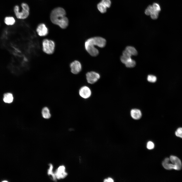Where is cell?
Listing matches in <instances>:
<instances>
[{"label":"cell","mask_w":182,"mask_h":182,"mask_svg":"<svg viewBox=\"0 0 182 182\" xmlns=\"http://www.w3.org/2000/svg\"><path fill=\"white\" fill-rule=\"evenodd\" d=\"M153 9L152 6L151 5L148 6L145 11V14L147 15H150Z\"/></svg>","instance_id":"7402d4cb"},{"label":"cell","mask_w":182,"mask_h":182,"mask_svg":"<svg viewBox=\"0 0 182 182\" xmlns=\"http://www.w3.org/2000/svg\"><path fill=\"white\" fill-rule=\"evenodd\" d=\"M147 80L149 82L151 83H154L157 80L156 77L155 76L150 75H148L147 77Z\"/></svg>","instance_id":"44dd1931"},{"label":"cell","mask_w":182,"mask_h":182,"mask_svg":"<svg viewBox=\"0 0 182 182\" xmlns=\"http://www.w3.org/2000/svg\"><path fill=\"white\" fill-rule=\"evenodd\" d=\"M169 158L171 162L176 167L177 170H181L182 166V163L181 160L175 156L171 155Z\"/></svg>","instance_id":"8fae6325"},{"label":"cell","mask_w":182,"mask_h":182,"mask_svg":"<svg viewBox=\"0 0 182 182\" xmlns=\"http://www.w3.org/2000/svg\"><path fill=\"white\" fill-rule=\"evenodd\" d=\"M94 46L95 45L93 42L91 38L88 39L85 42L86 50L90 55L93 56H97L99 53L98 50Z\"/></svg>","instance_id":"277c9868"},{"label":"cell","mask_w":182,"mask_h":182,"mask_svg":"<svg viewBox=\"0 0 182 182\" xmlns=\"http://www.w3.org/2000/svg\"><path fill=\"white\" fill-rule=\"evenodd\" d=\"M36 31L38 34L40 36L43 37L47 36L48 33V29L45 25L41 23L37 26Z\"/></svg>","instance_id":"8992f818"},{"label":"cell","mask_w":182,"mask_h":182,"mask_svg":"<svg viewBox=\"0 0 182 182\" xmlns=\"http://www.w3.org/2000/svg\"><path fill=\"white\" fill-rule=\"evenodd\" d=\"M13 97L11 93H7L4 95L3 100L5 102L11 103L13 102Z\"/></svg>","instance_id":"5bb4252c"},{"label":"cell","mask_w":182,"mask_h":182,"mask_svg":"<svg viewBox=\"0 0 182 182\" xmlns=\"http://www.w3.org/2000/svg\"><path fill=\"white\" fill-rule=\"evenodd\" d=\"M42 50L46 54L51 55L54 52L55 44L53 40L48 39H45L42 41Z\"/></svg>","instance_id":"3957f363"},{"label":"cell","mask_w":182,"mask_h":182,"mask_svg":"<svg viewBox=\"0 0 182 182\" xmlns=\"http://www.w3.org/2000/svg\"><path fill=\"white\" fill-rule=\"evenodd\" d=\"M122 55L127 58H131L132 55L126 50L123 51L122 52Z\"/></svg>","instance_id":"f1b7e54d"},{"label":"cell","mask_w":182,"mask_h":182,"mask_svg":"<svg viewBox=\"0 0 182 182\" xmlns=\"http://www.w3.org/2000/svg\"><path fill=\"white\" fill-rule=\"evenodd\" d=\"M4 22L7 25H12L15 22V18L12 16H7L4 18Z\"/></svg>","instance_id":"9a60e30c"},{"label":"cell","mask_w":182,"mask_h":182,"mask_svg":"<svg viewBox=\"0 0 182 182\" xmlns=\"http://www.w3.org/2000/svg\"><path fill=\"white\" fill-rule=\"evenodd\" d=\"M86 76L88 82L90 84L96 82L100 77L98 73L93 71L88 72L86 74Z\"/></svg>","instance_id":"5b68a950"},{"label":"cell","mask_w":182,"mask_h":182,"mask_svg":"<svg viewBox=\"0 0 182 182\" xmlns=\"http://www.w3.org/2000/svg\"><path fill=\"white\" fill-rule=\"evenodd\" d=\"M42 114L43 117L45 119H49L51 116L49 110L46 107H44L42 111Z\"/></svg>","instance_id":"2e32d148"},{"label":"cell","mask_w":182,"mask_h":182,"mask_svg":"<svg viewBox=\"0 0 182 182\" xmlns=\"http://www.w3.org/2000/svg\"><path fill=\"white\" fill-rule=\"evenodd\" d=\"M125 50L132 55L136 56L138 54L137 51L133 47L127 46L126 47Z\"/></svg>","instance_id":"e0dca14e"},{"label":"cell","mask_w":182,"mask_h":182,"mask_svg":"<svg viewBox=\"0 0 182 182\" xmlns=\"http://www.w3.org/2000/svg\"><path fill=\"white\" fill-rule=\"evenodd\" d=\"M97 7L101 13H104L106 12L107 8L101 2L98 4Z\"/></svg>","instance_id":"d6986e66"},{"label":"cell","mask_w":182,"mask_h":182,"mask_svg":"<svg viewBox=\"0 0 182 182\" xmlns=\"http://www.w3.org/2000/svg\"><path fill=\"white\" fill-rule=\"evenodd\" d=\"M101 2L107 8H109L111 6V3L110 0H102Z\"/></svg>","instance_id":"484cf974"},{"label":"cell","mask_w":182,"mask_h":182,"mask_svg":"<svg viewBox=\"0 0 182 182\" xmlns=\"http://www.w3.org/2000/svg\"><path fill=\"white\" fill-rule=\"evenodd\" d=\"M154 144L151 141H149L147 143V147L149 149H151L154 148Z\"/></svg>","instance_id":"4316f807"},{"label":"cell","mask_w":182,"mask_h":182,"mask_svg":"<svg viewBox=\"0 0 182 182\" xmlns=\"http://www.w3.org/2000/svg\"><path fill=\"white\" fill-rule=\"evenodd\" d=\"M131 58H127L123 55L121 56L120 57V60L123 63L125 64L127 61Z\"/></svg>","instance_id":"83f0119b"},{"label":"cell","mask_w":182,"mask_h":182,"mask_svg":"<svg viewBox=\"0 0 182 182\" xmlns=\"http://www.w3.org/2000/svg\"><path fill=\"white\" fill-rule=\"evenodd\" d=\"M175 134L177 136L182 138V127L178 128L175 131Z\"/></svg>","instance_id":"cb8c5ba5"},{"label":"cell","mask_w":182,"mask_h":182,"mask_svg":"<svg viewBox=\"0 0 182 182\" xmlns=\"http://www.w3.org/2000/svg\"><path fill=\"white\" fill-rule=\"evenodd\" d=\"M79 93L80 96L85 99L89 98L91 95L90 89L86 86H84L81 87L79 90Z\"/></svg>","instance_id":"9c48e42d"},{"label":"cell","mask_w":182,"mask_h":182,"mask_svg":"<svg viewBox=\"0 0 182 182\" xmlns=\"http://www.w3.org/2000/svg\"><path fill=\"white\" fill-rule=\"evenodd\" d=\"M53 166L51 164H49V168L48 170V173L49 175H51L53 180L55 181L56 180V178L55 175L54 173H53Z\"/></svg>","instance_id":"ffe728a7"},{"label":"cell","mask_w":182,"mask_h":182,"mask_svg":"<svg viewBox=\"0 0 182 182\" xmlns=\"http://www.w3.org/2000/svg\"><path fill=\"white\" fill-rule=\"evenodd\" d=\"M92 41L95 46L100 48L104 47L106 44V40L104 38L99 37L91 38Z\"/></svg>","instance_id":"30bf717a"},{"label":"cell","mask_w":182,"mask_h":182,"mask_svg":"<svg viewBox=\"0 0 182 182\" xmlns=\"http://www.w3.org/2000/svg\"><path fill=\"white\" fill-rule=\"evenodd\" d=\"M130 115L131 117L135 120L140 119L142 116L141 111L136 109H132L130 111Z\"/></svg>","instance_id":"4fadbf2b"},{"label":"cell","mask_w":182,"mask_h":182,"mask_svg":"<svg viewBox=\"0 0 182 182\" xmlns=\"http://www.w3.org/2000/svg\"><path fill=\"white\" fill-rule=\"evenodd\" d=\"M104 182H113L114 181L111 178H108L107 179H104Z\"/></svg>","instance_id":"f546056e"},{"label":"cell","mask_w":182,"mask_h":182,"mask_svg":"<svg viewBox=\"0 0 182 182\" xmlns=\"http://www.w3.org/2000/svg\"><path fill=\"white\" fill-rule=\"evenodd\" d=\"M70 66L71 72L74 74H78L81 70V64L79 61L77 60L72 62L70 64Z\"/></svg>","instance_id":"ba28073f"},{"label":"cell","mask_w":182,"mask_h":182,"mask_svg":"<svg viewBox=\"0 0 182 182\" xmlns=\"http://www.w3.org/2000/svg\"><path fill=\"white\" fill-rule=\"evenodd\" d=\"M159 12L153 10L150 15L151 18L153 19H157L158 16Z\"/></svg>","instance_id":"603a6c76"},{"label":"cell","mask_w":182,"mask_h":182,"mask_svg":"<svg viewBox=\"0 0 182 182\" xmlns=\"http://www.w3.org/2000/svg\"><path fill=\"white\" fill-rule=\"evenodd\" d=\"M162 165L166 169L171 170L174 169L177 170L176 166L172 163H170L169 158L167 157L165 158L162 163Z\"/></svg>","instance_id":"7c38bea8"},{"label":"cell","mask_w":182,"mask_h":182,"mask_svg":"<svg viewBox=\"0 0 182 182\" xmlns=\"http://www.w3.org/2000/svg\"><path fill=\"white\" fill-rule=\"evenodd\" d=\"M135 61L131 58L129 59L125 64L126 66L128 68H132L134 67L136 65Z\"/></svg>","instance_id":"ac0fdd59"},{"label":"cell","mask_w":182,"mask_h":182,"mask_svg":"<svg viewBox=\"0 0 182 182\" xmlns=\"http://www.w3.org/2000/svg\"><path fill=\"white\" fill-rule=\"evenodd\" d=\"M65 168L63 166H59L54 173L56 179H60L65 178L67 173L65 171Z\"/></svg>","instance_id":"52a82bcc"},{"label":"cell","mask_w":182,"mask_h":182,"mask_svg":"<svg viewBox=\"0 0 182 182\" xmlns=\"http://www.w3.org/2000/svg\"><path fill=\"white\" fill-rule=\"evenodd\" d=\"M66 12L64 9L61 7L53 9L50 15V19L53 24L58 26L61 28L64 29L68 26L69 20L66 16Z\"/></svg>","instance_id":"6da1fadb"},{"label":"cell","mask_w":182,"mask_h":182,"mask_svg":"<svg viewBox=\"0 0 182 182\" xmlns=\"http://www.w3.org/2000/svg\"><path fill=\"white\" fill-rule=\"evenodd\" d=\"M22 9L21 11H19V7L18 5H15L14 8L13 10L15 14L18 19H25L27 18L29 15L30 8L28 5L25 3H22L21 4Z\"/></svg>","instance_id":"7a4b0ae2"},{"label":"cell","mask_w":182,"mask_h":182,"mask_svg":"<svg viewBox=\"0 0 182 182\" xmlns=\"http://www.w3.org/2000/svg\"><path fill=\"white\" fill-rule=\"evenodd\" d=\"M3 181V182H5V181L7 182L8 181Z\"/></svg>","instance_id":"4dcf8cb0"},{"label":"cell","mask_w":182,"mask_h":182,"mask_svg":"<svg viewBox=\"0 0 182 182\" xmlns=\"http://www.w3.org/2000/svg\"><path fill=\"white\" fill-rule=\"evenodd\" d=\"M153 9L155 11L160 12L161 10V8L160 5L157 3H154L152 6Z\"/></svg>","instance_id":"d4e9b609"}]
</instances>
